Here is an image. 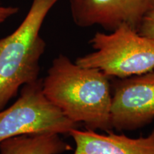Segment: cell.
I'll use <instances>...</instances> for the list:
<instances>
[{
    "mask_svg": "<svg viewBox=\"0 0 154 154\" xmlns=\"http://www.w3.org/2000/svg\"><path fill=\"white\" fill-rule=\"evenodd\" d=\"M109 78L99 69L81 66L60 54L42 81L43 91L73 122L83 124L87 130L108 132L113 128Z\"/></svg>",
    "mask_w": 154,
    "mask_h": 154,
    "instance_id": "cell-1",
    "label": "cell"
},
{
    "mask_svg": "<svg viewBox=\"0 0 154 154\" xmlns=\"http://www.w3.org/2000/svg\"><path fill=\"white\" fill-rule=\"evenodd\" d=\"M60 0H32L18 28L0 38V111L19 88L37 81L46 42L40 36L44 21Z\"/></svg>",
    "mask_w": 154,
    "mask_h": 154,
    "instance_id": "cell-2",
    "label": "cell"
},
{
    "mask_svg": "<svg viewBox=\"0 0 154 154\" xmlns=\"http://www.w3.org/2000/svg\"><path fill=\"white\" fill-rule=\"evenodd\" d=\"M89 43L94 51L76 59L81 66L97 69L116 79L154 71V38L129 25H121L109 33L96 32Z\"/></svg>",
    "mask_w": 154,
    "mask_h": 154,
    "instance_id": "cell-3",
    "label": "cell"
},
{
    "mask_svg": "<svg viewBox=\"0 0 154 154\" xmlns=\"http://www.w3.org/2000/svg\"><path fill=\"white\" fill-rule=\"evenodd\" d=\"M78 127L47 99L39 79L23 86L19 99L0 111V143L21 135H69Z\"/></svg>",
    "mask_w": 154,
    "mask_h": 154,
    "instance_id": "cell-4",
    "label": "cell"
},
{
    "mask_svg": "<svg viewBox=\"0 0 154 154\" xmlns=\"http://www.w3.org/2000/svg\"><path fill=\"white\" fill-rule=\"evenodd\" d=\"M111 119L118 131L138 129L154 119V71L111 83Z\"/></svg>",
    "mask_w": 154,
    "mask_h": 154,
    "instance_id": "cell-5",
    "label": "cell"
},
{
    "mask_svg": "<svg viewBox=\"0 0 154 154\" xmlns=\"http://www.w3.org/2000/svg\"><path fill=\"white\" fill-rule=\"evenodd\" d=\"M74 24L86 28L99 26L109 32L122 24L138 30L154 10V0H69Z\"/></svg>",
    "mask_w": 154,
    "mask_h": 154,
    "instance_id": "cell-6",
    "label": "cell"
},
{
    "mask_svg": "<svg viewBox=\"0 0 154 154\" xmlns=\"http://www.w3.org/2000/svg\"><path fill=\"white\" fill-rule=\"evenodd\" d=\"M99 134L95 131H71L76 144L73 154H154V129L146 136L131 138L110 131Z\"/></svg>",
    "mask_w": 154,
    "mask_h": 154,
    "instance_id": "cell-7",
    "label": "cell"
},
{
    "mask_svg": "<svg viewBox=\"0 0 154 154\" xmlns=\"http://www.w3.org/2000/svg\"><path fill=\"white\" fill-rule=\"evenodd\" d=\"M72 150L56 134H26L4 140L0 154H61Z\"/></svg>",
    "mask_w": 154,
    "mask_h": 154,
    "instance_id": "cell-8",
    "label": "cell"
},
{
    "mask_svg": "<svg viewBox=\"0 0 154 154\" xmlns=\"http://www.w3.org/2000/svg\"><path fill=\"white\" fill-rule=\"evenodd\" d=\"M138 32L141 35L154 38V10L144 17L138 29Z\"/></svg>",
    "mask_w": 154,
    "mask_h": 154,
    "instance_id": "cell-9",
    "label": "cell"
},
{
    "mask_svg": "<svg viewBox=\"0 0 154 154\" xmlns=\"http://www.w3.org/2000/svg\"><path fill=\"white\" fill-rule=\"evenodd\" d=\"M19 8L13 6H5L0 2V24L5 22L9 17L18 13Z\"/></svg>",
    "mask_w": 154,
    "mask_h": 154,
    "instance_id": "cell-10",
    "label": "cell"
}]
</instances>
